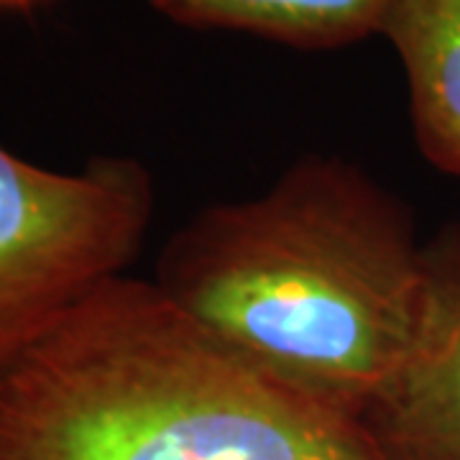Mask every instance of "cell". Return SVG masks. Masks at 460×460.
<instances>
[{"label": "cell", "instance_id": "cell-3", "mask_svg": "<svg viewBox=\"0 0 460 460\" xmlns=\"http://www.w3.org/2000/svg\"><path fill=\"white\" fill-rule=\"evenodd\" d=\"M151 217L154 181L136 159L54 172L0 144V361L126 277Z\"/></svg>", "mask_w": 460, "mask_h": 460}, {"label": "cell", "instance_id": "cell-5", "mask_svg": "<svg viewBox=\"0 0 460 460\" xmlns=\"http://www.w3.org/2000/svg\"><path fill=\"white\" fill-rule=\"evenodd\" d=\"M378 33L407 72L422 154L460 180V0H392Z\"/></svg>", "mask_w": 460, "mask_h": 460}, {"label": "cell", "instance_id": "cell-4", "mask_svg": "<svg viewBox=\"0 0 460 460\" xmlns=\"http://www.w3.org/2000/svg\"><path fill=\"white\" fill-rule=\"evenodd\" d=\"M429 251L425 314L361 425L378 460H460V233Z\"/></svg>", "mask_w": 460, "mask_h": 460}, {"label": "cell", "instance_id": "cell-1", "mask_svg": "<svg viewBox=\"0 0 460 460\" xmlns=\"http://www.w3.org/2000/svg\"><path fill=\"white\" fill-rule=\"evenodd\" d=\"M154 284L248 368L361 422L417 338L429 251L371 174L307 156L177 230Z\"/></svg>", "mask_w": 460, "mask_h": 460}, {"label": "cell", "instance_id": "cell-2", "mask_svg": "<svg viewBox=\"0 0 460 460\" xmlns=\"http://www.w3.org/2000/svg\"><path fill=\"white\" fill-rule=\"evenodd\" d=\"M0 460H378L358 420L248 368L154 281L100 287L0 361Z\"/></svg>", "mask_w": 460, "mask_h": 460}, {"label": "cell", "instance_id": "cell-7", "mask_svg": "<svg viewBox=\"0 0 460 460\" xmlns=\"http://www.w3.org/2000/svg\"><path fill=\"white\" fill-rule=\"evenodd\" d=\"M47 0H0V11H18V13H29L33 8L44 5Z\"/></svg>", "mask_w": 460, "mask_h": 460}, {"label": "cell", "instance_id": "cell-6", "mask_svg": "<svg viewBox=\"0 0 460 460\" xmlns=\"http://www.w3.org/2000/svg\"><path fill=\"white\" fill-rule=\"evenodd\" d=\"M195 29H230L299 49H332L381 31L392 0H148Z\"/></svg>", "mask_w": 460, "mask_h": 460}]
</instances>
